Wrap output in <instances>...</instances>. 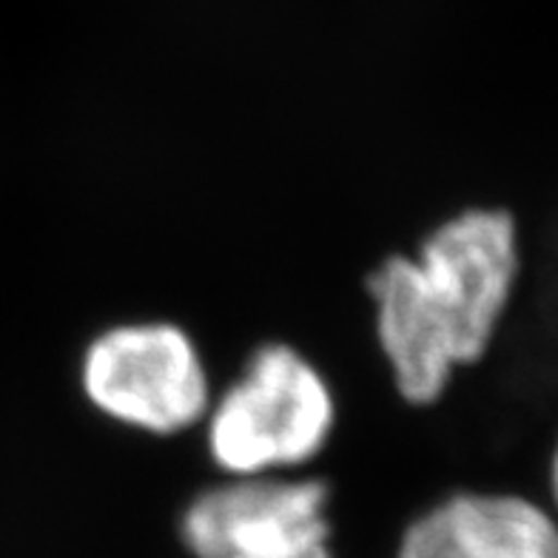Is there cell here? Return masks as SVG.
Wrapping results in <instances>:
<instances>
[{
    "instance_id": "cell-2",
    "label": "cell",
    "mask_w": 558,
    "mask_h": 558,
    "mask_svg": "<svg viewBox=\"0 0 558 558\" xmlns=\"http://www.w3.org/2000/svg\"><path fill=\"white\" fill-rule=\"evenodd\" d=\"M333 416L323 374L294 348L265 345L214 404L208 453L231 476H265L314 459L331 436Z\"/></svg>"
},
{
    "instance_id": "cell-3",
    "label": "cell",
    "mask_w": 558,
    "mask_h": 558,
    "mask_svg": "<svg viewBox=\"0 0 558 558\" xmlns=\"http://www.w3.org/2000/svg\"><path fill=\"white\" fill-rule=\"evenodd\" d=\"M83 390L97 411L171 436L208 413L211 388L192 337L169 323L118 325L86 348Z\"/></svg>"
},
{
    "instance_id": "cell-5",
    "label": "cell",
    "mask_w": 558,
    "mask_h": 558,
    "mask_svg": "<svg viewBox=\"0 0 558 558\" xmlns=\"http://www.w3.org/2000/svg\"><path fill=\"white\" fill-rule=\"evenodd\" d=\"M399 558H558V533L522 496L459 493L408 527Z\"/></svg>"
},
{
    "instance_id": "cell-1",
    "label": "cell",
    "mask_w": 558,
    "mask_h": 558,
    "mask_svg": "<svg viewBox=\"0 0 558 558\" xmlns=\"http://www.w3.org/2000/svg\"><path fill=\"white\" fill-rule=\"evenodd\" d=\"M519 277V236L507 211L456 214L418 257H388L367 279L376 337L411 404L445 393L456 367L487 353Z\"/></svg>"
},
{
    "instance_id": "cell-4",
    "label": "cell",
    "mask_w": 558,
    "mask_h": 558,
    "mask_svg": "<svg viewBox=\"0 0 558 558\" xmlns=\"http://www.w3.org/2000/svg\"><path fill=\"white\" fill-rule=\"evenodd\" d=\"M323 482L240 476L185 510L180 533L197 558H331Z\"/></svg>"
}]
</instances>
